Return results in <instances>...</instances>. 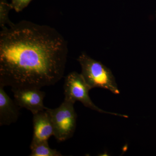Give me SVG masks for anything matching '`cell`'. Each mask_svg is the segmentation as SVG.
<instances>
[{
	"instance_id": "1",
	"label": "cell",
	"mask_w": 156,
	"mask_h": 156,
	"mask_svg": "<svg viewBox=\"0 0 156 156\" xmlns=\"http://www.w3.org/2000/svg\"><path fill=\"white\" fill-rule=\"evenodd\" d=\"M67 41L55 28L22 20L0 33V84L12 89L55 85L64 76Z\"/></svg>"
},
{
	"instance_id": "2",
	"label": "cell",
	"mask_w": 156,
	"mask_h": 156,
	"mask_svg": "<svg viewBox=\"0 0 156 156\" xmlns=\"http://www.w3.org/2000/svg\"><path fill=\"white\" fill-rule=\"evenodd\" d=\"M77 60L81 66V74L91 89L102 88L114 94H119L114 76L109 69L86 53H82Z\"/></svg>"
},
{
	"instance_id": "3",
	"label": "cell",
	"mask_w": 156,
	"mask_h": 156,
	"mask_svg": "<svg viewBox=\"0 0 156 156\" xmlns=\"http://www.w3.org/2000/svg\"><path fill=\"white\" fill-rule=\"evenodd\" d=\"M75 103L65 100L57 108H46L50 116L54 129V136L59 142L72 137L76 126L77 115Z\"/></svg>"
},
{
	"instance_id": "4",
	"label": "cell",
	"mask_w": 156,
	"mask_h": 156,
	"mask_svg": "<svg viewBox=\"0 0 156 156\" xmlns=\"http://www.w3.org/2000/svg\"><path fill=\"white\" fill-rule=\"evenodd\" d=\"M64 99L75 103L79 101L84 106L95 111L116 116L128 118L126 115L119 114L104 111L94 104L89 97V91L91 89L81 74L76 72L69 73L65 78L64 86Z\"/></svg>"
},
{
	"instance_id": "5",
	"label": "cell",
	"mask_w": 156,
	"mask_h": 156,
	"mask_svg": "<svg viewBox=\"0 0 156 156\" xmlns=\"http://www.w3.org/2000/svg\"><path fill=\"white\" fill-rule=\"evenodd\" d=\"M14 101L20 108L30 111L33 114L46 109L44 100L45 93L41 89L26 88L12 89Z\"/></svg>"
},
{
	"instance_id": "6",
	"label": "cell",
	"mask_w": 156,
	"mask_h": 156,
	"mask_svg": "<svg viewBox=\"0 0 156 156\" xmlns=\"http://www.w3.org/2000/svg\"><path fill=\"white\" fill-rule=\"evenodd\" d=\"M33 115V135L31 143L48 141L54 134L50 115L46 109Z\"/></svg>"
},
{
	"instance_id": "7",
	"label": "cell",
	"mask_w": 156,
	"mask_h": 156,
	"mask_svg": "<svg viewBox=\"0 0 156 156\" xmlns=\"http://www.w3.org/2000/svg\"><path fill=\"white\" fill-rule=\"evenodd\" d=\"M0 84V126H9L15 123L19 116V107L5 91Z\"/></svg>"
},
{
	"instance_id": "8",
	"label": "cell",
	"mask_w": 156,
	"mask_h": 156,
	"mask_svg": "<svg viewBox=\"0 0 156 156\" xmlns=\"http://www.w3.org/2000/svg\"><path fill=\"white\" fill-rule=\"evenodd\" d=\"M30 156H61V154L56 149L51 148L48 141L31 143Z\"/></svg>"
},
{
	"instance_id": "9",
	"label": "cell",
	"mask_w": 156,
	"mask_h": 156,
	"mask_svg": "<svg viewBox=\"0 0 156 156\" xmlns=\"http://www.w3.org/2000/svg\"><path fill=\"white\" fill-rule=\"evenodd\" d=\"M12 9H13L11 3L8 2V0L0 1V26L1 28L11 26L14 24L9 17V12Z\"/></svg>"
},
{
	"instance_id": "10",
	"label": "cell",
	"mask_w": 156,
	"mask_h": 156,
	"mask_svg": "<svg viewBox=\"0 0 156 156\" xmlns=\"http://www.w3.org/2000/svg\"><path fill=\"white\" fill-rule=\"evenodd\" d=\"M32 0H11L12 9L17 12L22 11L25 9Z\"/></svg>"
}]
</instances>
